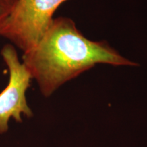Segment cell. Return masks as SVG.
I'll return each instance as SVG.
<instances>
[{"label": "cell", "mask_w": 147, "mask_h": 147, "mask_svg": "<svg viewBox=\"0 0 147 147\" xmlns=\"http://www.w3.org/2000/svg\"><path fill=\"white\" fill-rule=\"evenodd\" d=\"M0 54L9 70L8 83L0 93V133L2 134L8 130L10 118L21 123V115L33 116L25 97L32 77L26 66L20 61L14 45L6 44Z\"/></svg>", "instance_id": "3"}, {"label": "cell", "mask_w": 147, "mask_h": 147, "mask_svg": "<svg viewBox=\"0 0 147 147\" xmlns=\"http://www.w3.org/2000/svg\"><path fill=\"white\" fill-rule=\"evenodd\" d=\"M12 6L5 3L3 0H0V29L3 26L5 20L10 15Z\"/></svg>", "instance_id": "4"}, {"label": "cell", "mask_w": 147, "mask_h": 147, "mask_svg": "<svg viewBox=\"0 0 147 147\" xmlns=\"http://www.w3.org/2000/svg\"><path fill=\"white\" fill-rule=\"evenodd\" d=\"M3 1H5V3H7L8 4H9L10 5H11L12 8V6L14 5V3H16V0H3Z\"/></svg>", "instance_id": "5"}, {"label": "cell", "mask_w": 147, "mask_h": 147, "mask_svg": "<svg viewBox=\"0 0 147 147\" xmlns=\"http://www.w3.org/2000/svg\"><path fill=\"white\" fill-rule=\"evenodd\" d=\"M67 0H16L0 29V36L23 53L33 49L49 29L53 14Z\"/></svg>", "instance_id": "2"}, {"label": "cell", "mask_w": 147, "mask_h": 147, "mask_svg": "<svg viewBox=\"0 0 147 147\" xmlns=\"http://www.w3.org/2000/svg\"><path fill=\"white\" fill-rule=\"evenodd\" d=\"M23 63L45 97L97 64L138 65L106 41L87 39L72 19L64 16L53 18L38 43L23 53Z\"/></svg>", "instance_id": "1"}]
</instances>
